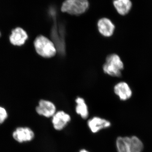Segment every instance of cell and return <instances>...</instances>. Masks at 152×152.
I'll return each mask as SVG.
<instances>
[{"label":"cell","mask_w":152,"mask_h":152,"mask_svg":"<svg viewBox=\"0 0 152 152\" xmlns=\"http://www.w3.org/2000/svg\"><path fill=\"white\" fill-rule=\"evenodd\" d=\"M36 52L44 58H51L56 55L57 50L53 42L43 35L38 36L34 41Z\"/></svg>","instance_id":"6da1fadb"},{"label":"cell","mask_w":152,"mask_h":152,"mask_svg":"<svg viewBox=\"0 0 152 152\" xmlns=\"http://www.w3.org/2000/svg\"><path fill=\"white\" fill-rule=\"evenodd\" d=\"M102 68L105 74L111 77H118L121 76L124 64L118 55L112 54L106 58Z\"/></svg>","instance_id":"7a4b0ae2"},{"label":"cell","mask_w":152,"mask_h":152,"mask_svg":"<svg viewBox=\"0 0 152 152\" xmlns=\"http://www.w3.org/2000/svg\"><path fill=\"white\" fill-rule=\"evenodd\" d=\"M89 7L88 0H65L61 7L63 12L78 16L86 12Z\"/></svg>","instance_id":"3957f363"},{"label":"cell","mask_w":152,"mask_h":152,"mask_svg":"<svg viewBox=\"0 0 152 152\" xmlns=\"http://www.w3.org/2000/svg\"><path fill=\"white\" fill-rule=\"evenodd\" d=\"M99 33L105 37H110L113 35L115 26L110 19L103 18L100 19L97 23Z\"/></svg>","instance_id":"277c9868"},{"label":"cell","mask_w":152,"mask_h":152,"mask_svg":"<svg viewBox=\"0 0 152 152\" xmlns=\"http://www.w3.org/2000/svg\"><path fill=\"white\" fill-rule=\"evenodd\" d=\"M56 106L50 101L41 100L36 107V111L39 115L46 118L53 117L56 113Z\"/></svg>","instance_id":"5b68a950"},{"label":"cell","mask_w":152,"mask_h":152,"mask_svg":"<svg viewBox=\"0 0 152 152\" xmlns=\"http://www.w3.org/2000/svg\"><path fill=\"white\" fill-rule=\"evenodd\" d=\"M52 117L53 126L55 129L57 131L63 129L67 125L68 123L70 121L71 119L69 115L63 111L56 112Z\"/></svg>","instance_id":"8992f818"},{"label":"cell","mask_w":152,"mask_h":152,"mask_svg":"<svg viewBox=\"0 0 152 152\" xmlns=\"http://www.w3.org/2000/svg\"><path fill=\"white\" fill-rule=\"evenodd\" d=\"M28 38L26 32L22 28L18 27L12 31L10 37V41L12 45L20 46L25 44Z\"/></svg>","instance_id":"52a82bcc"},{"label":"cell","mask_w":152,"mask_h":152,"mask_svg":"<svg viewBox=\"0 0 152 152\" xmlns=\"http://www.w3.org/2000/svg\"><path fill=\"white\" fill-rule=\"evenodd\" d=\"M114 91L122 101L127 100L132 95V91L130 87L125 82H119L115 85Z\"/></svg>","instance_id":"ba28073f"},{"label":"cell","mask_w":152,"mask_h":152,"mask_svg":"<svg viewBox=\"0 0 152 152\" xmlns=\"http://www.w3.org/2000/svg\"><path fill=\"white\" fill-rule=\"evenodd\" d=\"M34 132L27 127L18 128L13 133L14 139L20 143L30 141L34 139Z\"/></svg>","instance_id":"9c48e42d"},{"label":"cell","mask_w":152,"mask_h":152,"mask_svg":"<svg viewBox=\"0 0 152 152\" xmlns=\"http://www.w3.org/2000/svg\"><path fill=\"white\" fill-rule=\"evenodd\" d=\"M88 124L92 132L96 133L103 129L110 127L111 123L105 119L94 117L89 120Z\"/></svg>","instance_id":"30bf717a"},{"label":"cell","mask_w":152,"mask_h":152,"mask_svg":"<svg viewBox=\"0 0 152 152\" xmlns=\"http://www.w3.org/2000/svg\"><path fill=\"white\" fill-rule=\"evenodd\" d=\"M113 4L117 12L122 16L129 13L132 7L131 0H114Z\"/></svg>","instance_id":"8fae6325"},{"label":"cell","mask_w":152,"mask_h":152,"mask_svg":"<svg viewBox=\"0 0 152 152\" xmlns=\"http://www.w3.org/2000/svg\"><path fill=\"white\" fill-rule=\"evenodd\" d=\"M75 102L77 104L75 108L76 113L82 118L87 119L89 115L88 109L84 99L78 97L76 99Z\"/></svg>","instance_id":"7c38bea8"},{"label":"cell","mask_w":152,"mask_h":152,"mask_svg":"<svg viewBox=\"0 0 152 152\" xmlns=\"http://www.w3.org/2000/svg\"><path fill=\"white\" fill-rule=\"evenodd\" d=\"M129 152H142L143 145L141 140L136 136L129 137Z\"/></svg>","instance_id":"4fadbf2b"},{"label":"cell","mask_w":152,"mask_h":152,"mask_svg":"<svg viewBox=\"0 0 152 152\" xmlns=\"http://www.w3.org/2000/svg\"><path fill=\"white\" fill-rule=\"evenodd\" d=\"M116 144L118 152H129V137H119Z\"/></svg>","instance_id":"5bb4252c"},{"label":"cell","mask_w":152,"mask_h":152,"mask_svg":"<svg viewBox=\"0 0 152 152\" xmlns=\"http://www.w3.org/2000/svg\"><path fill=\"white\" fill-rule=\"evenodd\" d=\"M7 113L5 109L0 107V124H2L7 118Z\"/></svg>","instance_id":"9a60e30c"},{"label":"cell","mask_w":152,"mask_h":152,"mask_svg":"<svg viewBox=\"0 0 152 152\" xmlns=\"http://www.w3.org/2000/svg\"><path fill=\"white\" fill-rule=\"evenodd\" d=\"M79 152H89L88 151L85 149H82Z\"/></svg>","instance_id":"2e32d148"},{"label":"cell","mask_w":152,"mask_h":152,"mask_svg":"<svg viewBox=\"0 0 152 152\" xmlns=\"http://www.w3.org/2000/svg\"><path fill=\"white\" fill-rule=\"evenodd\" d=\"M0 35H1V33H0Z\"/></svg>","instance_id":"e0dca14e"}]
</instances>
